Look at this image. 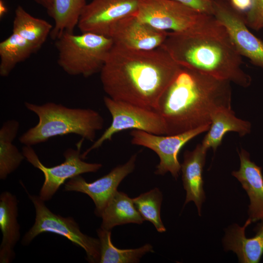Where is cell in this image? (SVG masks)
I'll use <instances>...</instances> for the list:
<instances>
[{"instance_id":"16","label":"cell","mask_w":263,"mask_h":263,"mask_svg":"<svg viewBox=\"0 0 263 263\" xmlns=\"http://www.w3.org/2000/svg\"><path fill=\"white\" fill-rule=\"evenodd\" d=\"M207 150L202 144H198L192 150H185L184 161L181 164L183 184L186 191L185 205L193 201L200 216L202 205L206 198L203 172Z\"/></svg>"},{"instance_id":"21","label":"cell","mask_w":263,"mask_h":263,"mask_svg":"<svg viewBox=\"0 0 263 263\" xmlns=\"http://www.w3.org/2000/svg\"><path fill=\"white\" fill-rule=\"evenodd\" d=\"M86 4V0H53L47 12L55 23L51 38L56 40L65 33H73Z\"/></svg>"},{"instance_id":"18","label":"cell","mask_w":263,"mask_h":263,"mask_svg":"<svg viewBox=\"0 0 263 263\" xmlns=\"http://www.w3.org/2000/svg\"><path fill=\"white\" fill-rule=\"evenodd\" d=\"M18 200L9 191L0 195V228L2 241L0 246V263H9L15 257L14 250L20 239Z\"/></svg>"},{"instance_id":"11","label":"cell","mask_w":263,"mask_h":263,"mask_svg":"<svg viewBox=\"0 0 263 263\" xmlns=\"http://www.w3.org/2000/svg\"><path fill=\"white\" fill-rule=\"evenodd\" d=\"M213 16L225 29L239 54L263 69V41L249 30L244 16L225 0H213Z\"/></svg>"},{"instance_id":"32","label":"cell","mask_w":263,"mask_h":263,"mask_svg":"<svg viewBox=\"0 0 263 263\" xmlns=\"http://www.w3.org/2000/svg\"></svg>"},{"instance_id":"5","label":"cell","mask_w":263,"mask_h":263,"mask_svg":"<svg viewBox=\"0 0 263 263\" xmlns=\"http://www.w3.org/2000/svg\"><path fill=\"white\" fill-rule=\"evenodd\" d=\"M135 15L158 30L180 34L211 32L224 28L213 15L174 0H139Z\"/></svg>"},{"instance_id":"12","label":"cell","mask_w":263,"mask_h":263,"mask_svg":"<svg viewBox=\"0 0 263 263\" xmlns=\"http://www.w3.org/2000/svg\"><path fill=\"white\" fill-rule=\"evenodd\" d=\"M139 0H92L86 4L78 27L89 32L109 37L112 27L120 19L136 15Z\"/></svg>"},{"instance_id":"3","label":"cell","mask_w":263,"mask_h":263,"mask_svg":"<svg viewBox=\"0 0 263 263\" xmlns=\"http://www.w3.org/2000/svg\"><path fill=\"white\" fill-rule=\"evenodd\" d=\"M161 47L181 66L243 88L251 85V76L242 68V56L225 28L196 34L168 32Z\"/></svg>"},{"instance_id":"7","label":"cell","mask_w":263,"mask_h":263,"mask_svg":"<svg viewBox=\"0 0 263 263\" xmlns=\"http://www.w3.org/2000/svg\"><path fill=\"white\" fill-rule=\"evenodd\" d=\"M103 101L111 115L112 122L101 136L81 154L83 159L104 142L111 141L114 134L124 130H138L157 135L166 134L164 120L155 110L114 100L108 96L104 97Z\"/></svg>"},{"instance_id":"29","label":"cell","mask_w":263,"mask_h":263,"mask_svg":"<svg viewBox=\"0 0 263 263\" xmlns=\"http://www.w3.org/2000/svg\"><path fill=\"white\" fill-rule=\"evenodd\" d=\"M230 5L236 11L246 13L252 5V0H229Z\"/></svg>"},{"instance_id":"27","label":"cell","mask_w":263,"mask_h":263,"mask_svg":"<svg viewBox=\"0 0 263 263\" xmlns=\"http://www.w3.org/2000/svg\"><path fill=\"white\" fill-rule=\"evenodd\" d=\"M248 27L258 31L263 28V0H252L250 9L244 16Z\"/></svg>"},{"instance_id":"19","label":"cell","mask_w":263,"mask_h":263,"mask_svg":"<svg viewBox=\"0 0 263 263\" xmlns=\"http://www.w3.org/2000/svg\"><path fill=\"white\" fill-rule=\"evenodd\" d=\"M251 129L250 122L237 117L231 108H221L212 115L210 128L201 144L206 150L212 148L215 151L226 133L236 132L242 137L249 134Z\"/></svg>"},{"instance_id":"25","label":"cell","mask_w":263,"mask_h":263,"mask_svg":"<svg viewBox=\"0 0 263 263\" xmlns=\"http://www.w3.org/2000/svg\"><path fill=\"white\" fill-rule=\"evenodd\" d=\"M37 51L27 41L12 33L0 43V75L8 76L18 63Z\"/></svg>"},{"instance_id":"10","label":"cell","mask_w":263,"mask_h":263,"mask_svg":"<svg viewBox=\"0 0 263 263\" xmlns=\"http://www.w3.org/2000/svg\"><path fill=\"white\" fill-rule=\"evenodd\" d=\"M210 125L175 135H157L145 131L133 130L130 135L131 143L147 148L154 151L160 159L156 167L155 174L164 175L169 172L177 179L180 174L181 164L178 156L181 149L187 142L199 134L207 132Z\"/></svg>"},{"instance_id":"23","label":"cell","mask_w":263,"mask_h":263,"mask_svg":"<svg viewBox=\"0 0 263 263\" xmlns=\"http://www.w3.org/2000/svg\"><path fill=\"white\" fill-rule=\"evenodd\" d=\"M19 128L15 119L4 122L0 129V179L5 180L16 170L25 157L13 144Z\"/></svg>"},{"instance_id":"13","label":"cell","mask_w":263,"mask_h":263,"mask_svg":"<svg viewBox=\"0 0 263 263\" xmlns=\"http://www.w3.org/2000/svg\"><path fill=\"white\" fill-rule=\"evenodd\" d=\"M137 156L136 153L134 154L126 163L116 166L108 174L93 182H87L80 175L70 178L65 184L64 190L88 195L95 205V214L101 217L106 205L117 191L121 182L133 171Z\"/></svg>"},{"instance_id":"4","label":"cell","mask_w":263,"mask_h":263,"mask_svg":"<svg viewBox=\"0 0 263 263\" xmlns=\"http://www.w3.org/2000/svg\"><path fill=\"white\" fill-rule=\"evenodd\" d=\"M24 105L38 118V124L19 137L20 143L25 146H32L52 137L71 133L94 142L96 132L104 127L103 117L92 109L69 108L54 102L37 105L25 102Z\"/></svg>"},{"instance_id":"6","label":"cell","mask_w":263,"mask_h":263,"mask_svg":"<svg viewBox=\"0 0 263 263\" xmlns=\"http://www.w3.org/2000/svg\"><path fill=\"white\" fill-rule=\"evenodd\" d=\"M113 45L109 37L89 32L65 33L56 40L57 63L69 75L88 77L101 71Z\"/></svg>"},{"instance_id":"26","label":"cell","mask_w":263,"mask_h":263,"mask_svg":"<svg viewBox=\"0 0 263 263\" xmlns=\"http://www.w3.org/2000/svg\"><path fill=\"white\" fill-rule=\"evenodd\" d=\"M163 195L157 188L132 198L134 205L144 220L151 222L159 232L166 229L160 217Z\"/></svg>"},{"instance_id":"1","label":"cell","mask_w":263,"mask_h":263,"mask_svg":"<svg viewBox=\"0 0 263 263\" xmlns=\"http://www.w3.org/2000/svg\"><path fill=\"white\" fill-rule=\"evenodd\" d=\"M180 67L161 46L144 51L113 44L100 72V80L111 98L156 110Z\"/></svg>"},{"instance_id":"28","label":"cell","mask_w":263,"mask_h":263,"mask_svg":"<svg viewBox=\"0 0 263 263\" xmlns=\"http://www.w3.org/2000/svg\"><path fill=\"white\" fill-rule=\"evenodd\" d=\"M200 12L213 15V0H174Z\"/></svg>"},{"instance_id":"24","label":"cell","mask_w":263,"mask_h":263,"mask_svg":"<svg viewBox=\"0 0 263 263\" xmlns=\"http://www.w3.org/2000/svg\"><path fill=\"white\" fill-rule=\"evenodd\" d=\"M100 243V263H134L148 252H153L151 244L135 249H122L115 247L111 239V230L100 228L97 230Z\"/></svg>"},{"instance_id":"20","label":"cell","mask_w":263,"mask_h":263,"mask_svg":"<svg viewBox=\"0 0 263 263\" xmlns=\"http://www.w3.org/2000/svg\"><path fill=\"white\" fill-rule=\"evenodd\" d=\"M101 228L111 230L117 225L129 223L141 224L144 220L132 201L126 193L116 191L104 209Z\"/></svg>"},{"instance_id":"2","label":"cell","mask_w":263,"mask_h":263,"mask_svg":"<svg viewBox=\"0 0 263 263\" xmlns=\"http://www.w3.org/2000/svg\"><path fill=\"white\" fill-rule=\"evenodd\" d=\"M231 82L181 66L160 97L157 111L166 134L175 135L210 125L218 110L231 108Z\"/></svg>"},{"instance_id":"15","label":"cell","mask_w":263,"mask_h":263,"mask_svg":"<svg viewBox=\"0 0 263 263\" xmlns=\"http://www.w3.org/2000/svg\"><path fill=\"white\" fill-rule=\"evenodd\" d=\"M240 166L232 175L241 183L249 199L248 214L252 222L263 220V175L262 167L250 159L248 152L241 149L238 152Z\"/></svg>"},{"instance_id":"30","label":"cell","mask_w":263,"mask_h":263,"mask_svg":"<svg viewBox=\"0 0 263 263\" xmlns=\"http://www.w3.org/2000/svg\"><path fill=\"white\" fill-rule=\"evenodd\" d=\"M36 3L45 8L48 12L52 6L53 0H33Z\"/></svg>"},{"instance_id":"17","label":"cell","mask_w":263,"mask_h":263,"mask_svg":"<svg viewBox=\"0 0 263 263\" xmlns=\"http://www.w3.org/2000/svg\"><path fill=\"white\" fill-rule=\"evenodd\" d=\"M251 223L248 218L242 226L237 224L230 226L223 239L225 250L235 253L240 263H258L263 254V220L254 229L255 236L247 238L245 229Z\"/></svg>"},{"instance_id":"31","label":"cell","mask_w":263,"mask_h":263,"mask_svg":"<svg viewBox=\"0 0 263 263\" xmlns=\"http://www.w3.org/2000/svg\"><path fill=\"white\" fill-rule=\"evenodd\" d=\"M7 11V7L2 0H0V18L6 13Z\"/></svg>"},{"instance_id":"9","label":"cell","mask_w":263,"mask_h":263,"mask_svg":"<svg viewBox=\"0 0 263 263\" xmlns=\"http://www.w3.org/2000/svg\"><path fill=\"white\" fill-rule=\"evenodd\" d=\"M84 140L82 138L77 143L76 149L70 148L66 150L63 153L64 161L52 167H46L41 162L32 146L24 145L22 148V152L27 161L43 173L44 181L39 196L44 201L51 199L67 180L83 173L95 172L102 168L100 163L83 160L80 151Z\"/></svg>"},{"instance_id":"22","label":"cell","mask_w":263,"mask_h":263,"mask_svg":"<svg viewBox=\"0 0 263 263\" xmlns=\"http://www.w3.org/2000/svg\"><path fill=\"white\" fill-rule=\"evenodd\" d=\"M53 28L47 21L33 17L21 6L16 9L12 33L27 41L37 50L45 43Z\"/></svg>"},{"instance_id":"8","label":"cell","mask_w":263,"mask_h":263,"mask_svg":"<svg viewBox=\"0 0 263 263\" xmlns=\"http://www.w3.org/2000/svg\"><path fill=\"white\" fill-rule=\"evenodd\" d=\"M36 210L35 222L23 237L21 243L29 244L39 234L46 232L61 235L82 248L90 263H99L100 243L98 239L83 233L73 217H63L52 212L39 196L28 194Z\"/></svg>"},{"instance_id":"14","label":"cell","mask_w":263,"mask_h":263,"mask_svg":"<svg viewBox=\"0 0 263 263\" xmlns=\"http://www.w3.org/2000/svg\"><path fill=\"white\" fill-rule=\"evenodd\" d=\"M168 32L145 23L135 15L126 17L112 27L109 37L113 44L136 50H151L162 45Z\"/></svg>"}]
</instances>
